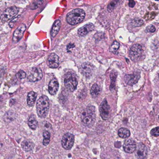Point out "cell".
I'll return each mask as SVG.
<instances>
[{"mask_svg": "<svg viewBox=\"0 0 159 159\" xmlns=\"http://www.w3.org/2000/svg\"><path fill=\"white\" fill-rule=\"evenodd\" d=\"M85 11L83 9L76 8L67 14L66 21L70 25H76L83 21L85 18Z\"/></svg>", "mask_w": 159, "mask_h": 159, "instance_id": "cell-1", "label": "cell"}, {"mask_svg": "<svg viewBox=\"0 0 159 159\" xmlns=\"http://www.w3.org/2000/svg\"><path fill=\"white\" fill-rule=\"evenodd\" d=\"M49 109V99L46 96L43 95L38 99L36 103V110L38 116L41 118H45L48 114Z\"/></svg>", "mask_w": 159, "mask_h": 159, "instance_id": "cell-2", "label": "cell"}, {"mask_svg": "<svg viewBox=\"0 0 159 159\" xmlns=\"http://www.w3.org/2000/svg\"><path fill=\"white\" fill-rule=\"evenodd\" d=\"M95 118V107L93 106H88L81 113V121L86 126L90 127L93 125Z\"/></svg>", "mask_w": 159, "mask_h": 159, "instance_id": "cell-3", "label": "cell"}, {"mask_svg": "<svg viewBox=\"0 0 159 159\" xmlns=\"http://www.w3.org/2000/svg\"><path fill=\"white\" fill-rule=\"evenodd\" d=\"M64 84L69 90L71 91H74L78 85V81L75 75L71 72L67 73L64 78Z\"/></svg>", "mask_w": 159, "mask_h": 159, "instance_id": "cell-4", "label": "cell"}, {"mask_svg": "<svg viewBox=\"0 0 159 159\" xmlns=\"http://www.w3.org/2000/svg\"><path fill=\"white\" fill-rule=\"evenodd\" d=\"M19 10V9L18 7L16 6H12L8 7L2 14L1 16V19L4 22L8 21L17 15V14L18 13Z\"/></svg>", "mask_w": 159, "mask_h": 159, "instance_id": "cell-5", "label": "cell"}, {"mask_svg": "<svg viewBox=\"0 0 159 159\" xmlns=\"http://www.w3.org/2000/svg\"><path fill=\"white\" fill-rule=\"evenodd\" d=\"M143 48L141 45L139 44H135L129 50V56L133 61H137L143 56Z\"/></svg>", "mask_w": 159, "mask_h": 159, "instance_id": "cell-6", "label": "cell"}, {"mask_svg": "<svg viewBox=\"0 0 159 159\" xmlns=\"http://www.w3.org/2000/svg\"><path fill=\"white\" fill-rule=\"evenodd\" d=\"M99 110L100 115L103 119L107 120L110 118V108L106 99H105L100 105Z\"/></svg>", "mask_w": 159, "mask_h": 159, "instance_id": "cell-7", "label": "cell"}, {"mask_svg": "<svg viewBox=\"0 0 159 159\" xmlns=\"http://www.w3.org/2000/svg\"><path fill=\"white\" fill-rule=\"evenodd\" d=\"M75 141V136L71 133H66L64 134L61 140V145L63 148L66 150L71 149L73 146Z\"/></svg>", "mask_w": 159, "mask_h": 159, "instance_id": "cell-8", "label": "cell"}, {"mask_svg": "<svg viewBox=\"0 0 159 159\" xmlns=\"http://www.w3.org/2000/svg\"><path fill=\"white\" fill-rule=\"evenodd\" d=\"M43 74L41 68L34 67L32 69L28 77L30 82H34L41 80L43 77Z\"/></svg>", "mask_w": 159, "mask_h": 159, "instance_id": "cell-9", "label": "cell"}, {"mask_svg": "<svg viewBox=\"0 0 159 159\" xmlns=\"http://www.w3.org/2000/svg\"><path fill=\"white\" fill-rule=\"evenodd\" d=\"M148 154V149L143 144L140 143L136 146L135 150V156L138 159H144L146 157Z\"/></svg>", "mask_w": 159, "mask_h": 159, "instance_id": "cell-10", "label": "cell"}, {"mask_svg": "<svg viewBox=\"0 0 159 159\" xmlns=\"http://www.w3.org/2000/svg\"><path fill=\"white\" fill-rule=\"evenodd\" d=\"M26 29V26L25 24H22L20 25L14 32L13 34L12 41L14 43H17L21 39L24 32Z\"/></svg>", "mask_w": 159, "mask_h": 159, "instance_id": "cell-11", "label": "cell"}, {"mask_svg": "<svg viewBox=\"0 0 159 159\" xmlns=\"http://www.w3.org/2000/svg\"><path fill=\"white\" fill-rule=\"evenodd\" d=\"M136 146H137L135 141L130 139L125 141L123 144V147L125 152L129 154H131L135 151Z\"/></svg>", "mask_w": 159, "mask_h": 159, "instance_id": "cell-12", "label": "cell"}, {"mask_svg": "<svg viewBox=\"0 0 159 159\" xmlns=\"http://www.w3.org/2000/svg\"><path fill=\"white\" fill-rule=\"evenodd\" d=\"M47 63L50 68H57L59 65V58L58 55L54 53L50 54L48 58Z\"/></svg>", "mask_w": 159, "mask_h": 159, "instance_id": "cell-13", "label": "cell"}, {"mask_svg": "<svg viewBox=\"0 0 159 159\" xmlns=\"http://www.w3.org/2000/svg\"><path fill=\"white\" fill-rule=\"evenodd\" d=\"M80 71L83 75L89 77L93 72V66L90 63H84L80 66Z\"/></svg>", "mask_w": 159, "mask_h": 159, "instance_id": "cell-14", "label": "cell"}, {"mask_svg": "<svg viewBox=\"0 0 159 159\" xmlns=\"http://www.w3.org/2000/svg\"><path fill=\"white\" fill-rule=\"evenodd\" d=\"M140 74H133L127 75L125 76V82L127 85L129 86H133L134 84L137 83L140 79Z\"/></svg>", "mask_w": 159, "mask_h": 159, "instance_id": "cell-15", "label": "cell"}, {"mask_svg": "<svg viewBox=\"0 0 159 159\" xmlns=\"http://www.w3.org/2000/svg\"><path fill=\"white\" fill-rule=\"evenodd\" d=\"M59 82L56 78H53L48 85V92L51 95H54L57 93L59 89Z\"/></svg>", "mask_w": 159, "mask_h": 159, "instance_id": "cell-16", "label": "cell"}, {"mask_svg": "<svg viewBox=\"0 0 159 159\" xmlns=\"http://www.w3.org/2000/svg\"><path fill=\"white\" fill-rule=\"evenodd\" d=\"M94 28V26L93 23H89V24H86L78 30V35L80 36H84L88 34L89 32L93 30Z\"/></svg>", "mask_w": 159, "mask_h": 159, "instance_id": "cell-17", "label": "cell"}, {"mask_svg": "<svg viewBox=\"0 0 159 159\" xmlns=\"http://www.w3.org/2000/svg\"><path fill=\"white\" fill-rule=\"evenodd\" d=\"M61 27V21L60 20L55 21L52 26L50 34L52 37H55L58 34Z\"/></svg>", "mask_w": 159, "mask_h": 159, "instance_id": "cell-18", "label": "cell"}, {"mask_svg": "<svg viewBox=\"0 0 159 159\" xmlns=\"http://www.w3.org/2000/svg\"><path fill=\"white\" fill-rule=\"evenodd\" d=\"M37 98V94L33 91H30L28 93L27 96V104L30 106H33L34 105Z\"/></svg>", "mask_w": 159, "mask_h": 159, "instance_id": "cell-19", "label": "cell"}, {"mask_svg": "<svg viewBox=\"0 0 159 159\" xmlns=\"http://www.w3.org/2000/svg\"><path fill=\"white\" fill-rule=\"evenodd\" d=\"M21 147L24 151L29 152L33 149L34 144L30 140H25L21 143Z\"/></svg>", "mask_w": 159, "mask_h": 159, "instance_id": "cell-20", "label": "cell"}, {"mask_svg": "<svg viewBox=\"0 0 159 159\" xmlns=\"http://www.w3.org/2000/svg\"><path fill=\"white\" fill-rule=\"evenodd\" d=\"M101 92V89L97 84L93 85L90 90V93L93 98L98 97Z\"/></svg>", "mask_w": 159, "mask_h": 159, "instance_id": "cell-21", "label": "cell"}, {"mask_svg": "<svg viewBox=\"0 0 159 159\" xmlns=\"http://www.w3.org/2000/svg\"><path fill=\"white\" fill-rule=\"evenodd\" d=\"M118 135L122 139H127L130 135V132L128 129L126 128H120L118 130Z\"/></svg>", "mask_w": 159, "mask_h": 159, "instance_id": "cell-22", "label": "cell"}, {"mask_svg": "<svg viewBox=\"0 0 159 159\" xmlns=\"http://www.w3.org/2000/svg\"><path fill=\"white\" fill-rule=\"evenodd\" d=\"M28 125L32 129L35 130L36 129L38 126V122L35 116L31 115L30 117L28 120Z\"/></svg>", "mask_w": 159, "mask_h": 159, "instance_id": "cell-23", "label": "cell"}, {"mask_svg": "<svg viewBox=\"0 0 159 159\" xmlns=\"http://www.w3.org/2000/svg\"><path fill=\"white\" fill-rule=\"evenodd\" d=\"M43 144L44 146H47L49 144L50 141V134L49 132L45 131L43 133Z\"/></svg>", "mask_w": 159, "mask_h": 159, "instance_id": "cell-24", "label": "cell"}, {"mask_svg": "<svg viewBox=\"0 0 159 159\" xmlns=\"http://www.w3.org/2000/svg\"><path fill=\"white\" fill-rule=\"evenodd\" d=\"M117 73L115 72H112L110 74V78H111V84L110 88L111 90L114 89L116 86V80Z\"/></svg>", "mask_w": 159, "mask_h": 159, "instance_id": "cell-25", "label": "cell"}, {"mask_svg": "<svg viewBox=\"0 0 159 159\" xmlns=\"http://www.w3.org/2000/svg\"><path fill=\"white\" fill-rule=\"evenodd\" d=\"M120 47V44L117 41H115L113 42L111 46L109 48V51L112 53L116 52Z\"/></svg>", "mask_w": 159, "mask_h": 159, "instance_id": "cell-26", "label": "cell"}, {"mask_svg": "<svg viewBox=\"0 0 159 159\" xmlns=\"http://www.w3.org/2000/svg\"><path fill=\"white\" fill-rule=\"evenodd\" d=\"M43 3V1H34L31 5L30 8L32 10L36 9L39 7Z\"/></svg>", "mask_w": 159, "mask_h": 159, "instance_id": "cell-27", "label": "cell"}, {"mask_svg": "<svg viewBox=\"0 0 159 159\" xmlns=\"http://www.w3.org/2000/svg\"><path fill=\"white\" fill-rule=\"evenodd\" d=\"M144 24V21L142 20L134 19L132 22V24L134 27H139Z\"/></svg>", "mask_w": 159, "mask_h": 159, "instance_id": "cell-28", "label": "cell"}, {"mask_svg": "<svg viewBox=\"0 0 159 159\" xmlns=\"http://www.w3.org/2000/svg\"><path fill=\"white\" fill-rule=\"evenodd\" d=\"M26 72L23 71H20L17 73L16 75V77L18 79H24L26 77Z\"/></svg>", "mask_w": 159, "mask_h": 159, "instance_id": "cell-29", "label": "cell"}, {"mask_svg": "<svg viewBox=\"0 0 159 159\" xmlns=\"http://www.w3.org/2000/svg\"><path fill=\"white\" fill-rule=\"evenodd\" d=\"M116 1H112V2H110L107 6V10L109 12H111V11H113V9L115 8V7H116Z\"/></svg>", "mask_w": 159, "mask_h": 159, "instance_id": "cell-30", "label": "cell"}, {"mask_svg": "<svg viewBox=\"0 0 159 159\" xmlns=\"http://www.w3.org/2000/svg\"><path fill=\"white\" fill-rule=\"evenodd\" d=\"M151 134L155 137L159 136V127L154 128L151 131Z\"/></svg>", "mask_w": 159, "mask_h": 159, "instance_id": "cell-31", "label": "cell"}, {"mask_svg": "<svg viewBox=\"0 0 159 159\" xmlns=\"http://www.w3.org/2000/svg\"><path fill=\"white\" fill-rule=\"evenodd\" d=\"M146 31L148 32L153 33L156 31V28L153 25H150L147 28Z\"/></svg>", "mask_w": 159, "mask_h": 159, "instance_id": "cell-32", "label": "cell"}, {"mask_svg": "<svg viewBox=\"0 0 159 159\" xmlns=\"http://www.w3.org/2000/svg\"><path fill=\"white\" fill-rule=\"evenodd\" d=\"M20 17V16H18L15 18L14 19L10 21V23H9V24L10 28H13V26L14 25V22H16V21H17V20L18 18H19Z\"/></svg>", "mask_w": 159, "mask_h": 159, "instance_id": "cell-33", "label": "cell"}, {"mask_svg": "<svg viewBox=\"0 0 159 159\" xmlns=\"http://www.w3.org/2000/svg\"><path fill=\"white\" fill-rule=\"evenodd\" d=\"M135 5V2L134 1H129V5L130 7H134Z\"/></svg>", "mask_w": 159, "mask_h": 159, "instance_id": "cell-34", "label": "cell"}, {"mask_svg": "<svg viewBox=\"0 0 159 159\" xmlns=\"http://www.w3.org/2000/svg\"><path fill=\"white\" fill-rule=\"evenodd\" d=\"M1 101H2V97L0 96V103H1Z\"/></svg>", "mask_w": 159, "mask_h": 159, "instance_id": "cell-35", "label": "cell"}, {"mask_svg": "<svg viewBox=\"0 0 159 159\" xmlns=\"http://www.w3.org/2000/svg\"></svg>", "mask_w": 159, "mask_h": 159, "instance_id": "cell-36", "label": "cell"}, {"mask_svg": "<svg viewBox=\"0 0 159 159\" xmlns=\"http://www.w3.org/2000/svg\"></svg>", "mask_w": 159, "mask_h": 159, "instance_id": "cell-37", "label": "cell"}]
</instances>
